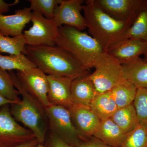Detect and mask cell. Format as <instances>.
Masks as SVG:
<instances>
[{
    "label": "cell",
    "mask_w": 147,
    "mask_h": 147,
    "mask_svg": "<svg viewBox=\"0 0 147 147\" xmlns=\"http://www.w3.org/2000/svg\"><path fill=\"white\" fill-rule=\"evenodd\" d=\"M25 55L47 75L75 79L88 74L72 55L58 46L26 45Z\"/></svg>",
    "instance_id": "cell-1"
},
{
    "label": "cell",
    "mask_w": 147,
    "mask_h": 147,
    "mask_svg": "<svg viewBox=\"0 0 147 147\" xmlns=\"http://www.w3.org/2000/svg\"><path fill=\"white\" fill-rule=\"evenodd\" d=\"M8 72L13 86L22 97L20 101L11 105L12 117L32 132L39 144H45L48 127L45 108L27 91L13 71Z\"/></svg>",
    "instance_id": "cell-2"
},
{
    "label": "cell",
    "mask_w": 147,
    "mask_h": 147,
    "mask_svg": "<svg viewBox=\"0 0 147 147\" xmlns=\"http://www.w3.org/2000/svg\"><path fill=\"white\" fill-rule=\"evenodd\" d=\"M83 11L90 35L95 39L105 52L131 25L114 19L96 5L92 0L85 1Z\"/></svg>",
    "instance_id": "cell-3"
},
{
    "label": "cell",
    "mask_w": 147,
    "mask_h": 147,
    "mask_svg": "<svg viewBox=\"0 0 147 147\" xmlns=\"http://www.w3.org/2000/svg\"><path fill=\"white\" fill-rule=\"evenodd\" d=\"M56 45L69 53L88 70L93 67L96 58L105 52L89 34L69 26L59 28Z\"/></svg>",
    "instance_id": "cell-4"
},
{
    "label": "cell",
    "mask_w": 147,
    "mask_h": 147,
    "mask_svg": "<svg viewBox=\"0 0 147 147\" xmlns=\"http://www.w3.org/2000/svg\"><path fill=\"white\" fill-rule=\"evenodd\" d=\"M93 67L94 71L89 77L99 93L110 91L124 79L121 64L108 52L96 58Z\"/></svg>",
    "instance_id": "cell-5"
},
{
    "label": "cell",
    "mask_w": 147,
    "mask_h": 147,
    "mask_svg": "<svg viewBox=\"0 0 147 147\" xmlns=\"http://www.w3.org/2000/svg\"><path fill=\"white\" fill-rule=\"evenodd\" d=\"M45 110L51 133L72 146L78 147L82 140L72 123L69 110L53 105Z\"/></svg>",
    "instance_id": "cell-6"
},
{
    "label": "cell",
    "mask_w": 147,
    "mask_h": 147,
    "mask_svg": "<svg viewBox=\"0 0 147 147\" xmlns=\"http://www.w3.org/2000/svg\"><path fill=\"white\" fill-rule=\"evenodd\" d=\"M31 21L32 26L23 34L26 45L56 46L59 27L53 19H47L40 13L32 12Z\"/></svg>",
    "instance_id": "cell-7"
},
{
    "label": "cell",
    "mask_w": 147,
    "mask_h": 147,
    "mask_svg": "<svg viewBox=\"0 0 147 147\" xmlns=\"http://www.w3.org/2000/svg\"><path fill=\"white\" fill-rule=\"evenodd\" d=\"M36 139L31 131L13 118L9 105L0 110V147H13Z\"/></svg>",
    "instance_id": "cell-8"
},
{
    "label": "cell",
    "mask_w": 147,
    "mask_h": 147,
    "mask_svg": "<svg viewBox=\"0 0 147 147\" xmlns=\"http://www.w3.org/2000/svg\"><path fill=\"white\" fill-rule=\"evenodd\" d=\"M114 19L132 25L139 13L146 8L147 0H92Z\"/></svg>",
    "instance_id": "cell-9"
},
{
    "label": "cell",
    "mask_w": 147,
    "mask_h": 147,
    "mask_svg": "<svg viewBox=\"0 0 147 147\" xmlns=\"http://www.w3.org/2000/svg\"><path fill=\"white\" fill-rule=\"evenodd\" d=\"M18 80L29 93L45 108L52 104L48 100L47 75L37 67L17 71Z\"/></svg>",
    "instance_id": "cell-10"
},
{
    "label": "cell",
    "mask_w": 147,
    "mask_h": 147,
    "mask_svg": "<svg viewBox=\"0 0 147 147\" xmlns=\"http://www.w3.org/2000/svg\"><path fill=\"white\" fill-rule=\"evenodd\" d=\"M84 0H61L55 8L53 20L59 28L66 26L84 31L87 24L81 11H83Z\"/></svg>",
    "instance_id": "cell-11"
},
{
    "label": "cell",
    "mask_w": 147,
    "mask_h": 147,
    "mask_svg": "<svg viewBox=\"0 0 147 147\" xmlns=\"http://www.w3.org/2000/svg\"><path fill=\"white\" fill-rule=\"evenodd\" d=\"M68 110L72 123L81 140L92 137L100 120L91 108L74 104Z\"/></svg>",
    "instance_id": "cell-12"
},
{
    "label": "cell",
    "mask_w": 147,
    "mask_h": 147,
    "mask_svg": "<svg viewBox=\"0 0 147 147\" xmlns=\"http://www.w3.org/2000/svg\"><path fill=\"white\" fill-rule=\"evenodd\" d=\"M48 100L52 105L69 109L73 105L71 86L74 79L70 77L47 75Z\"/></svg>",
    "instance_id": "cell-13"
},
{
    "label": "cell",
    "mask_w": 147,
    "mask_h": 147,
    "mask_svg": "<svg viewBox=\"0 0 147 147\" xmlns=\"http://www.w3.org/2000/svg\"><path fill=\"white\" fill-rule=\"evenodd\" d=\"M32 11L29 7L15 11L14 14H0V32L7 36L23 34V30L31 20Z\"/></svg>",
    "instance_id": "cell-14"
},
{
    "label": "cell",
    "mask_w": 147,
    "mask_h": 147,
    "mask_svg": "<svg viewBox=\"0 0 147 147\" xmlns=\"http://www.w3.org/2000/svg\"><path fill=\"white\" fill-rule=\"evenodd\" d=\"M89 74L74 79L71 82V94L74 104L90 107L98 93L89 77Z\"/></svg>",
    "instance_id": "cell-15"
},
{
    "label": "cell",
    "mask_w": 147,
    "mask_h": 147,
    "mask_svg": "<svg viewBox=\"0 0 147 147\" xmlns=\"http://www.w3.org/2000/svg\"><path fill=\"white\" fill-rule=\"evenodd\" d=\"M121 64L127 63L147 53V42L136 39H128L108 52Z\"/></svg>",
    "instance_id": "cell-16"
},
{
    "label": "cell",
    "mask_w": 147,
    "mask_h": 147,
    "mask_svg": "<svg viewBox=\"0 0 147 147\" xmlns=\"http://www.w3.org/2000/svg\"><path fill=\"white\" fill-rule=\"evenodd\" d=\"M127 134L124 133L111 119L100 120L92 137L112 147H121Z\"/></svg>",
    "instance_id": "cell-17"
},
{
    "label": "cell",
    "mask_w": 147,
    "mask_h": 147,
    "mask_svg": "<svg viewBox=\"0 0 147 147\" xmlns=\"http://www.w3.org/2000/svg\"><path fill=\"white\" fill-rule=\"evenodd\" d=\"M121 65L125 79L137 88H147V61L139 57Z\"/></svg>",
    "instance_id": "cell-18"
},
{
    "label": "cell",
    "mask_w": 147,
    "mask_h": 147,
    "mask_svg": "<svg viewBox=\"0 0 147 147\" xmlns=\"http://www.w3.org/2000/svg\"><path fill=\"white\" fill-rule=\"evenodd\" d=\"M128 39H139L147 42V7L139 13L131 26L114 41L108 52Z\"/></svg>",
    "instance_id": "cell-19"
},
{
    "label": "cell",
    "mask_w": 147,
    "mask_h": 147,
    "mask_svg": "<svg viewBox=\"0 0 147 147\" xmlns=\"http://www.w3.org/2000/svg\"><path fill=\"white\" fill-rule=\"evenodd\" d=\"M110 119L126 134L133 131L139 125L133 103L118 108Z\"/></svg>",
    "instance_id": "cell-20"
},
{
    "label": "cell",
    "mask_w": 147,
    "mask_h": 147,
    "mask_svg": "<svg viewBox=\"0 0 147 147\" xmlns=\"http://www.w3.org/2000/svg\"><path fill=\"white\" fill-rule=\"evenodd\" d=\"M90 108L100 120L110 118L118 109L110 91L98 93Z\"/></svg>",
    "instance_id": "cell-21"
},
{
    "label": "cell",
    "mask_w": 147,
    "mask_h": 147,
    "mask_svg": "<svg viewBox=\"0 0 147 147\" xmlns=\"http://www.w3.org/2000/svg\"><path fill=\"white\" fill-rule=\"evenodd\" d=\"M137 88L134 84L124 79L110 91L118 108L133 103Z\"/></svg>",
    "instance_id": "cell-22"
},
{
    "label": "cell",
    "mask_w": 147,
    "mask_h": 147,
    "mask_svg": "<svg viewBox=\"0 0 147 147\" xmlns=\"http://www.w3.org/2000/svg\"><path fill=\"white\" fill-rule=\"evenodd\" d=\"M36 67L24 54L3 56L0 52V67L6 71L25 70Z\"/></svg>",
    "instance_id": "cell-23"
},
{
    "label": "cell",
    "mask_w": 147,
    "mask_h": 147,
    "mask_svg": "<svg viewBox=\"0 0 147 147\" xmlns=\"http://www.w3.org/2000/svg\"><path fill=\"white\" fill-rule=\"evenodd\" d=\"M26 40L23 34L18 36L10 37L3 35L0 32V52L9 55H19L26 52Z\"/></svg>",
    "instance_id": "cell-24"
},
{
    "label": "cell",
    "mask_w": 147,
    "mask_h": 147,
    "mask_svg": "<svg viewBox=\"0 0 147 147\" xmlns=\"http://www.w3.org/2000/svg\"><path fill=\"white\" fill-rule=\"evenodd\" d=\"M19 95L8 71L0 67V95L11 101L17 102L21 100Z\"/></svg>",
    "instance_id": "cell-25"
},
{
    "label": "cell",
    "mask_w": 147,
    "mask_h": 147,
    "mask_svg": "<svg viewBox=\"0 0 147 147\" xmlns=\"http://www.w3.org/2000/svg\"><path fill=\"white\" fill-rule=\"evenodd\" d=\"M32 12L40 13L47 19H53L55 8L61 0H29Z\"/></svg>",
    "instance_id": "cell-26"
},
{
    "label": "cell",
    "mask_w": 147,
    "mask_h": 147,
    "mask_svg": "<svg viewBox=\"0 0 147 147\" xmlns=\"http://www.w3.org/2000/svg\"><path fill=\"white\" fill-rule=\"evenodd\" d=\"M139 124L147 127V88H137L133 102Z\"/></svg>",
    "instance_id": "cell-27"
},
{
    "label": "cell",
    "mask_w": 147,
    "mask_h": 147,
    "mask_svg": "<svg viewBox=\"0 0 147 147\" xmlns=\"http://www.w3.org/2000/svg\"><path fill=\"white\" fill-rule=\"evenodd\" d=\"M121 147H147V127L139 124L127 134Z\"/></svg>",
    "instance_id": "cell-28"
},
{
    "label": "cell",
    "mask_w": 147,
    "mask_h": 147,
    "mask_svg": "<svg viewBox=\"0 0 147 147\" xmlns=\"http://www.w3.org/2000/svg\"><path fill=\"white\" fill-rule=\"evenodd\" d=\"M45 144L46 147H74L51 133Z\"/></svg>",
    "instance_id": "cell-29"
},
{
    "label": "cell",
    "mask_w": 147,
    "mask_h": 147,
    "mask_svg": "<svg viewBox=\"0 0 147 147\" xmlns=\"http://www.w3.org/2000/svg\"><path fill=\"white\" fill-rule=\"evenodd\" d=\"M78 147H112L105 144L102 141L92 137L82 140Z\"/></svg>",
    "instance_id": "cell-30"
},
{
    "label": "cell",
    "mask_w": 147,
    "mask_h": 147,
    "mask_svg": "<svg viewBox=\"0 0 147 147\" xmlns=\"http://www.w3.org/2000/svg\"><path fill=\"white\" fill-rule=\"evenodd\" d=\"M19 2V1L16 0L13 3H8L3 0H0V14L7 13L10 10V8L11 6L16 5Z\"/></svg>",
    "instance_id": "cell-31"
},
{
    "label": "cell",
    "mask_w": 147,
    "mask_h": 147,
    "mask_svg": "<svg viewBox=\"0 0 147 147\" xmlns=\"http://www.w3.org/2000/svg\"><path fill=\"white\" fill-rule=\"evenodd\" d=\"M38 144V141L35 139L13 147H36Z\"/></svg>",
    "instance_id": "cell-32"
},
{
    "label": "cell",
    "mask_w": 147,
    "mask_h": 147,
    "mask_svg": "<svg viewBox=\"0 0 147 147\" xmlns=\"http://www.w3.org/2000/svg\"><path fill=\"white\" fill-rule=\"evenodd\" d=\"M16 103V102L7 99L1 96L0 95V110L3 106L7 105H12L14 103Z\"/></svg>",
    "instance_id": "cell-33"
},
{
    "label": "cell",
    "mask_w": 147,
    "mask_h": 147,
    "mask_svg": "<svg viewBox=\"0 0 147 147\" xmlns=\"http://www.w3.org/2000/svg\"><path fill=\"white\" fill-rule=\"evenodd\" d=\"M36 147H46L45 144H38Z\"/></svg>",
    "instance_id": "cell-34"
},
{
    "label": "cell",
    "mask_w": 147,
    "mask_h": 147,
    "mask_svg": "<svg viewBox=\"0 0 147 147\" xmlns=\"http://www.w3.org/2000/svg\"><path fill=\"white\" fill-rule=\"evenodd\" d=\"M144 59L145 61H147V53L146 54H145L144 55Z\"/></svg>",
    "instance_id": "cell-35"
},
{
    "label": "cell",
    "mask_w": 147,
    "mask_h": 147,
    "mask_svg": "<svg viewBox=\"0 0 147 147\" xmlns=\"http://www.w3.org/2000/svg\"></svg>",
    "instance_id": "cell-36"
}]
</instances>
